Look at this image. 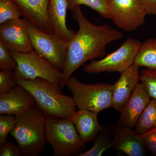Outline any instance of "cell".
Instances as JSON below:
<instances>
[{
	"label": "cell",
	"mask_w": 156,
	"mask_h": 156,
	"mask_svg": "<svg viewBox=\"0 0 156 156\" xmlns=\"http://www.w3.org/2000/svg\"><path fill=\"white\" fill-rule=\"evenodd\" d=\"M79 30L68 43L60 88L66 86L69 79L81 66L89 60L106 55L107 46L123 37L122 34L108 24L95 25L84 16L80 7L72 11Z\"/></svg>",
	"instance_id": "1"
},
{
	"label": "cell",
	"mask_w": 156,
	"mask_h": 156,
	"mask_svg": "<svg viewBox=\"0 0 156 156\" xmlns=\"http://www.w3.org/2000/svg\"><path fill=\"white\" fill-rule=\"evenodd\" d=\"M15 79L18 85L30 92L46 118L70 119L76 111L73 97L62 94L61 89L49 81L40 78L25 80L15 76Z\"/></svg>",
	"instance_id": "2"
},
{
	"label": "cell",
	"mask_w": 156,
	"mask_h": 156,
	"mask_svg": "<svg viewBox=\"0 0 156 156\" xmlns=\"http://www.w3.org/2000/svg\"><path fill=\"white\" fill-rule=\"evenodd\" d=\"M16 117L11 135L15 138L23 155L37 156L45 150L46 117L36 105Z\"/></svg>",
	"instance_id": "3"
},
{
	"label": "cell",
	"mask_w": 156,
	"mask_h": 156,
	"mask_svg": "<svg viewBox=\"0 0 156 156\" xmlns=\"http://www.w3.org/2000/svg\"><path fill=\"white\" fill-rule=\"evenodd\" d=\"M45 133L54 156H78L83 152L85 144L69 119L46 118Z\"/></svg>",
	"instance_id": "4"
},
{
	"label": "cell",
	"mask_w": 156,
	"mask_h": 156,
	"mask_svg": "<svg viewBox=\"0 0 156 156\" xmlns=\"http://www.w3.org/2000/svg\"><path fill=\"white\" fill-rule=\"evenodd\" d=\"M114 84H86L72 76L66 83L78 109L91 111L98 114L112 106Z\"/></svg>",
	"instance_id": "5"
},
{
	"label": "cell",
	"mask_w": 156,
	"mask_h": 156,
	"mask_svg": "<svg viewBox=\"0 0 156 156\" xmlns=\"http://www.w3.org/2000/svg\"><path fill=\"white\" fill-rule=\"evenodd\" d=\"M9 50L17 62V68L14 71L15 76L25 80L42 78L61 89L60 86L62 80V71L54 67L34 50L27 53Z\"/></svg>",
	"instance_id": "6"
},
{
	"label": "cell",
	"mask_w": 156,
	"mask_h": 156,
	"mask_svg": "<svg viewBox=\"0 0 156 156\" xmlns=\"http://www.w3.org/2000/svg\"><path fill=\"white\" fill-rule=\"evenodd\" d=\"M141 42L134 38L126 39L119 49L98 60H92L84 67L89 74L103 72L122 73L134 64Z\"/></svg>",
	"instance_id": "7"
},
{
	"label": "cell",
	"mask_w": 156,
	"mask_h": 156,
	"mask_svg": "<svg viewBox=\"0 0 156 156\" xmlns=\"http://www.w3.org/2000/svg\"><path fill=\"white\" fill-rule=\"evenodd\" d=\"M27 30L33 50L56 68L63 71L68 42L54 33L39 29L27 21Z\"/></svg>",
	"instance_id": "8"
},
{
	"label": "cell",
	"mask_w": 156,
	"mask_h": 156,
	"mask_svg": "<svg viewBox=\"0 0 156 156\" xmlns=\"http://www.w3.org/2000/svg\"><path fill=\"white\" fill-rule=\"evenodd\" d=\"M110 19L126 31H133L143 25L147 15L140 0H109Z\"/></svg>",
	"instance_id": "9"
},
{
	"label": "cell",
	"mask_w": 156,
	"mask_h": 156,
	"mask_svg": "<svg viewBox=\"0 0 156 156\" xmlns=\"http://www.w3.org/2000/svg\"><path fill=\"white\" fill-rule=\"evenodd\" d=\"M0 41L9 50L22 53L33 50L24 18L12 20L0 24Z\"/></svg>",
	"instance_id": "10"
},
{
	"label": "cell",
	"mask_w": 156,
	"mask_h": 156,
	"mask_svg": "<svg viewBox=\"0 0 156 156\" xmlns=\"http://www.w3.org/2000/svg\"><path fill=\"white\" fill-rule=\"evenodd\" d=\"M112 144V148L127 156H144L147 153L140 134L126 126H113Z\"/></svg>",
	"instance_id": "11"
},
{
	"label": "cell",
	"mask_w": 156,
	"mask_h": 156,
	"mask_svg": "<svg viewBox=\"0 0 156 156\" xmlns=\"http://www.w3.org/2000/svg\"><path fill=\"white\" fill-rule=\"evenodd\" d=\"M144 85L138 83L131 97L120 112L117 125L133 128L151 100Z\"/></svg>",
	"instance_id": "12"
},
{
	"label": "cell",
	"mask_w": 156,
	"mask_h": 156,
	"mask_svg": "<svg viewBox=\"0 0 156 156\" xmlns=\"http://www.w3.org/2000/svg\"><path fill=\"white\" fill-rule=\"evenodd\" d=\"M35 105V101L30 92L18 84L9 92L0 94L1 115L18 116Z\"/></svg>",
	"instance_id": "13"
},
{
	"label": "cell",
	"mask_w": 156,
	"mask_h": 156,
	"mask_svg": "<svg viewBox=\"0 0 156 156\" xmlns=\"http://www.w3.org/2000/svg\"><path fill=\"white\" fill-rule=\"evenodd\" d=\"M139 68L132 65L121 73L119 79L114 84L112 107L116 111H122L139 83Z\"/></svg>",
	"instance_id": "14"
},
{
	"label": "cell",
	"mask_w": 156,
	"mask_h": 156,
	"mask_svg": "<svg viewBox=\"0 0 156 156\" xmlns=\"http://www.w3.org/2000/svg\"><path fill=\"white\" fill-rule=\"evenodd\" d=\"M14 1L22 11L23 18L41 30L54 33L48 17L49 0Z\"/></svg>",
	"instance_id": "15"
},
{
	"label": "cell",
	"mask_w": 156,
	"mask_h": 156,
	"mask_svg": "<svg viewBox=\"0 0 156 156\" xmlns=\"http://www.w3.org/2000/svg\"><path fill=\"white\" fill-rule=\"evenodd\" d=\"M97 115L91 111L78 109L70 119L81 140L85 144L94 141L103 128V126L98 122Z\"/></svg>",
	"instance_id": "16"
},
{
	"label": "cell",
	"mask_w": 156,
	"mask_h": 156,
	"mask_svg": "<svg viewBox=\"0 0 156 156\" xmlns=\"http://www.w3.org/2000/svg\"><path fill=\"white\" fill-rule=\"evenodd\" d=\"M68 10L66 0H49L48 17L53 33L69 42L73 37L76 32L68 28L66 26Z\"/></svg>",
	"instance_id": "17"
},
{
	"label": "cell",
	"mask_w": 156,
	"mask_h": 156,
	"mask_svg": "<svg viewBox=\"0 0 156 156\" xmlns=\"http://www.w3.org/2000/svg\"><path fill=\"white\" fill-rule=\"evenodd\" d=\"M134 64L139 67L156 69V38L148 39L142 43Z\"/></svg>",
	"instance_id": "18"
},
{
	"label": "cell",
	"mask_w": 156,
	"mask_h": 156,
	"mask_svg": "<svg viewBox=\"0 0 156 156\" xmlns=\"http://www.w3.org/2000/svg\"><path fill=\"white\" fill-rule=\"evenodd\" d=\"M112 127L103 126L92 147L78 156H101L104 152L112 148Z\"/></svg>",
	"instance_id": "19"
},
{
	"label": "cell",
	"mask_w": 156,
	"mask_h": 156,
	"mask_svg": "<svg viewBox=\"0 0 156 156\" xmlns=\"http://www.w3.org/2000/svg\"><path fill=\"white\" fill-rule=\"evenodd\" d=\"M134 128L140 134L156 128V99H151Z\"/></svg>",
	"instance_id": "20"
},
{
	"label": "cell",
	"mask_w": 156,
	"mask_h": 156,
	"mask_svg": "<svg viewBox=\"0 0 156 156\" xmlns=\"http://www.w3.org/2000/svg\"><path fill=\"white\" fill-rule=\"evenodd\" d=\"M109 0H66L68 9L72 11L82 5L87 6L97 12L105 19H110Z\"/></svg>",
	"instance_id": "21"
},
{
	"label": "cell",
	"mask_w": 156,
	"mask_h": 156,
	"mask_svg": "<svg viewBox=\"0 0 156 156\" xmlns=\"http://www.w3.org/2000/svg\"><path fill=\"white\" fill-rule=\"evenodd\" d=\"M22 16V11L14 0H0V24Z\"/></svg>",
	"instance_id": "22"
},
{
	"label": "cell",
	"mask_w": 156,
	"mask_h": 156,
	"mask_svg": "<svg viewBox=\"0 0 156 156\" xmlns=\"http://www.w3.org/2000/svg\"><path fill=\"white\" fill-rule=\"evenodd\" d=\"M140 81L145 86L151 98L156 99V69H143L140 72Z\"/></svg>",
	"instance_id": "23"
},
{
	"label": "cell",
	"mask_w": 156,
	"mask_h": 156,
	"mask_svg": "<svg viewBox=\"0 0 156 156\" xmlns=\"http://www.w3.org/2000/svg\"><path fill=\"white\" fill-rule=\"evenodd\" d=\"M16 117L12 115H0V145L7 142L8 135L15 126Z\"/></svg>",
	"instance_id": "24"
},
{
	"label": "cell",
	"mask_w": 156,
	"mask_h": 156,
	"mask_svg": "<svg viewBox=\"0 0 156 156\" xmlns=\"http://www.w3.org/2000/svg\"><path fill=\"white\" fill-rule=\"evenodd\" d=\"M17 66V62L11 55L9 49L0 41V69L14 71Z\"/></svg>",
	"instance_id": "25"
},
{
	"label": "cell",
	"mask_w": 156,
	"mask_h": 156,
	"mask_svg": "<svg viewBox=\"0 0 156 156\" xmlns=\"http://www.w3.org/2000/svg\"><path fill=\"white\" fill-rule=\"evenodd\" d=\"M17 85L15 80L14 71H0V94L7 93Z\"/></svg>",
	"instance_id": "26"
},
{
	"label": "cell",
	"mask_w": 156,
	"mask_h": 156,
	"mask_svg": "<svg viewBox=\"0 0 156 156\" xmlns=\"http://www.w3.org/2000/svg\"><path fill=\"white\" fill-rule=\"evenodd\" d=\"M147 151L156 156V128L140 134Z\"/></svg>",
	"instance_id": "27"
},
{
	"label": "cell",
	"mask_w": 156,
	"mask_h": 156,
	"mask_svg": "<svg viewBox=\"0 0 156 156\" xmlns=\"http://www.w3.org/2000/svg\"><path fill=\"white\" fill-rule=\"evenodd\" d=\"M22 151L18 145L12 142H6L0 147V156H21Z\"/></svg>",
	"instance_id": "28"
},
{
	"label": "cell",
	"mask_w": 156,
	"mask_h": 156,
	"mask_svg": "<svg viewBox=\"0 0 156 156\" xmlns=\"http://www.w3.org/2000/svg\"><path fill=\"white\" fill-rule=\"evenodd\" d=\"M147 15H156V0H140Z\"/></svg>",
	"instance_id": "29"
}]
</instances>
